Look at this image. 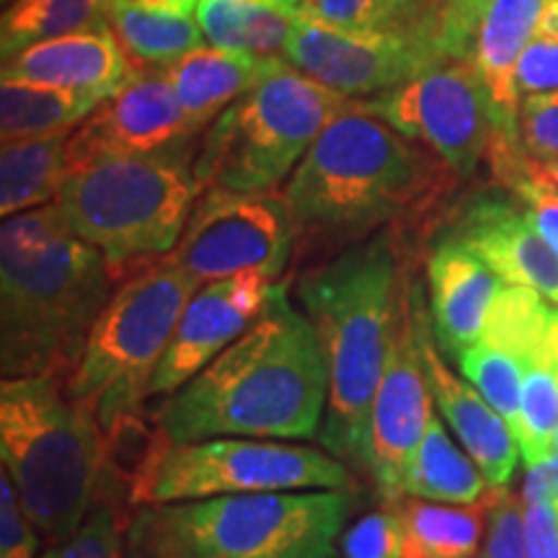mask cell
<instances>
[{"label":"cell","instance_id":"22","mask_svg":"<svg viewBox=\"0 0 558 558\" xmlns=\"http://www.w3.org/2000/svg\"><path fill=\"white\" fill-rule=\"evenodd\" d=\"M199 0H104V21L137 70H166L199 50Z\"/></svg>","mask_w":558,"mask_h":558},{"label":"cell","instance_id":"32","mask_svg":"<svg viewBox=\"0 0 558 558\" xmlns=\"http://www.w3.org/2000/svg\"><path fill=\"white\" fill-rule=\"evenodd\" d=\"M120 494H107L68 541L54 543L41 558H122L124 512Z\"/></svg>","mask_w":558,"mask_h":558},{"label":"cell","instance_id":"23","mask_svg":"<svg viewBox=\"0 0 558 558\" xmlns=\"http://www.w3.org/2000/svg\"><path fill=\"white\" fill-rule=\"evenodd\" d=\"M279 58H256L248 52H228L218 47H199L166 68L177 88L181 107L197 132L209 128L230 104L259 83Z\"/></svg>","mask_w":558,"mask_h":558},{"label":"cell","instance_id":"24","mask_svg":"<svg viewBox=\"0 0 558 558\" xmlns=\"http://www.w3.org/2000/svg\"><path fill=\"white\" fill-rule=\"evenodd\" d=\"M298 9L284 0H199L197 21L213 47L277 58L288 50Z\"/></svg>","mask_w":558,"mask_h":558},{"label":"cell","instance_id":"6","mask_svg":"<svg viewBox=\"0 0 558 558\" xmlns=\"http://www.w3.org/2000/svg\"><path fill=\"white\" fill-rule=\"evenodd\" d=\"M194 143L148 156L70 166L54 205L75 235L107 256L114 282L169 256L184 233L202 186Z\"/></svg>","mask_w":558,"mask_h":558},{"label":"cell","instance_id":"28","mask_svg":"<svg viewBox=\"0 0 558 558\" xmlns=\"http://www.w3.org/2000/svg\"><path fill=\"white\" fill-rule=\"evenodd\" d=\"M407 533V558H473L484 535L486 499L473 507L414 497L388 501Z\"/></svg>","mask_w":558,"mask_h":558},{"label":"cell","instance_id":"16","mask_svg":"<svg viewBox=\"0 0 558 558\" xmlns=\"http://www.w3.org/2000/svg\"><path fill=\"white\" fill-rule=\"evenodd\" d=\"M277 282L279 279H271L264 271H241L202 284L181 313L169 352L153 378L150 396H173L235 339H241L267 311Z\"/></svg>","mask_w":558,"mask_h":558},{"label":"cell","instance_id":"35","mask_svg":"<svg viewBox=\"0 0 558 558\" xmlns=\"http://www.w3.org/2000/svg\"><path fill=\"white\" fill-rule=\"evenodd\" d=\"M497 0H448L439 21V54L445 60H471L478 29Z\"/></svg>","mask_w":558,"mask_h":558},{"label":"cell","instance_id":"40","mask_svg":"<svg viewBox=\"0 0 558 558\" xmlns=\"http://www.w3.org/2000/svg\"><path fill=\"white\" fill-rule=\"evenodd\" d=\"M520 497L525 505H554L558 499V452L541 463L527 465Z\"/></svg>","mask_w":558,"mask_h":558},{"label":"cell","instance_id":"12","mask_svg":"<svg viewBox=\"0 0 558 558\" xmlns=\"http://www.w3.org/2000/svg\"><path fill=\"white\" fill-rule=\"evenodd\" d=\"M403 137L437 153L460 179L471 177L494 140L492 101L471 60H452L362 101Z\"/></svg>","mask_w":558,"mask_h":558},{"label":"cell","instance_id":"2","mask_svg":"<svg viewBox=\"0 0 558 558\" xmlns=\"http://www.w3.org/2000/svg\"><path fill=\"white\" fill-rule=\"evenodd\" d=\"M329 401V369L313 324L284 279L241 339L158 409L171 442L218 437L313 439Z\"/></svg>","mask_w":558,"mask_h":558},{"label":"cell","instance_id":"43","mask_svg":"<svg viewBox=\"0 0 558 558\" xmlns=\"http://www.w3.org/2000/svg\"><path fill=\"white\" fill-rule=\"evenodd\" d=\"M520 163L522 169H525L530 177L538 179L541 184L550 186L558 194V160H541V158H533L530 153L522 148L520 153Z\"/></svg>","mask_w":558,"mask_h":558},{"label":"cell","instance_id":"39","mask_svg":"<svg viewBox=\"0 0 558 558\" xmlns=\"http://www.w3.org/2000/svg\"><path fill=\"white\" fill-rule=\"evenodd\" d=\"M530 558H558V522L554 505H525Z\"/></svg>","mask_w":558,"mask_h":558},{"label":"cell","instance_id":"42","mask_svg":"<svg viewBox=\"0 0 558 558\" xmlns=\"http://www.w3.org/2000/svg\"><path fill=\"white\" fill-rule=\"evenodd\" d=\"M130 546L132 558H177V554L166 546L163 538L153 530L148 518H137L130 530Z\"/></svg>","mask_w":558,"mask_h":558},{"label":"cell","instance_id":"10","mask_svg":"<svg viewBox=\"0 0 558 558\" xmlns=\"http://www.w3.org/2000/svg\"><path fill=\"white\" fill-rule=\"evenodd\" d=\"M347 463L329 450L284 439L218 437L173 442L160 463L150 505L277 492H347Z\"/></svg>","mask_w":558,"mask_h":558},{"label":"cell","instance_id":"29","mask_svg":"<svg viewBox=\"0 0 558 558\" xmlns=\"http://www.w3.org/2000/svg\"><path fill=\"white\" fill-rule=\"evenodd\" d=\"M104 19V0H13L0 21V50L11 58L39 41L65 37Z\"/></svg>","mask_w":558,"mask_h":558},{"label":"cell","instance_id":"14","mask_svg":"<svg viewBox=\"0 0 558 558\" xmlns=\"http://www.w3.org/2000/svg\"><path fill=\"white\" fill-rule=\"evenodd\" d=\"M432 390L418 352L409 292H403L393 341L380 386L375 390L367 432V469L386 501L403 497L411 458L432 422Z\"/></svg>","mask_w":558,"mask_h":558},{"label":"cell","instance_id":"46","mask_svg":"<svg viewBox=\"0 0 558 558\" xmlns=\"http://www.w3.org/2000/svg\"><path fill=\"white\" fill-rule=\"evenodd\" d=\"M556 452H558V429H556Z\"/></svg>","mask_w":558,"mask_h":558},{"label":"cell","instance_id":"1","mask_svg":"<svg viewBox=\"0 0 558 558\" xmlns=\"http://www.w3.org/2000/svg\"><path fill=\"white\" fill-rule=\"evenodd\" d=\"M458 179L437 153L357 99L320 132L284 184L295 251L324 262L378 230L414 228L448 199Z\"/></svg>","mask_w":558,"mask_h":558},{"label":"cell","instance_id":"3","mask_svg":"<svg viewBox=\"0 0 558 558\" xmlns=\"http://www.w3.org/2000/svg\"><path fill=\"white\" fill-rule=\"evenodd\" d=\"M107 256L73 233L58 205L0 228V369L3 380L75 373L114 292Z\"/></svg>","mask_w":558,"mask_h":558},{"label":"cell","instance_id":"41","mask_svg":"<svg viewBox=\"0 0 558 558\" xmlns=\"http://www.w3.org/2000/svg\"><path fill=\"white\" fill-rule=\"evenodd\" d=\"M409 3H411V19H414L416 37L439 54V21H442V11L448 0H409ZM439 58H442V54H439Z\"/></svg>","mask_w":558,"mask_h":558},{"label":"cell","instance_id":"7","mask_svg":"<svg viewBox=\"0 0 558 558\" xmlns=\"http://www.w3.org/2000/svg\"><path fill=\"white\" fill-rule=\"evenodd\" d=\"M357 99L277 60L202 135L194 173L205 190L275 192L329 124Z\"/></svg>","mask_w":558,"mask_h":558},{"label":"cell","instance_id":"31","mask_svg":"<svg viewBox=\"0 0 558 558\" xmlns=\"http://www.w3.org/2000/svg\"><path fill=\"white\" fill-rule=\"evenodd\" d=\"M298 16L320 21L337 29L399 32L418 39L409 0H303Z\"/></svg>","mask_w":558,"mask_h":558},{"label":"cell","instance_id":"33","mask_svg":"<svg viewBox=\"0 0 558 558\" xmlns=\"http://www.w3.org/2000/svg\"><path fill=\"white\" fill-rule=\"evenodd\" d=\"M341 558H407V533L393 507L360 518L341 533Z\"/></svg>","mask_w":558,"mask_h":558},{"label":"cell","instance_id":"20","mask_svg":"<svg viewBox=\"0 0 558 558\" xmlns=\"http://www.w3.org/2000/svg\"><path fill=\"white\" fill-rule=\"evenodd\" d=\"M140 70L128 58L107 21L65 37L39 41L3 58V78L45 83L109 99Z\"/></svg>","mask_w":558,"mask_h":558},{"label":"cell","instance_id":"30","mask_svg":"<svg viewBox=\"0 0 558 558\" xmlns=\"http://www.w3.org/2000/svg\"><path fill=\"white\" fill-rule=\"evenodd\" d=\"M527 362V352L492 337H481L476 344L465 349L458 357L460 373L499 411L509 429H512V435H518L520 427L522 375H525Z\"/></svg>","mask_w":558,"mask_h":558},{"label":"cell","instance_id":"15","mask_svg":"<svg viewBox=\"0 0 558 558\" xmlns=\"http://www.w3.org/2000/svg\"><path fill=\"white\" fill-rule=\"evenodd\" d=\"M186 120L166 70H140L128 86L104 99L68 137V169L101 158L148 156L192 143Z\"/></svg>","mask_w":558,"mask_h":558},{"label":"cell","instance_id":"17","mask_svg":"<svg viewBox=\"0 0 558 558\" xmlns=\"http://www.w3.org/2000/svg\"><path fill=\"white\" fill-rule=\"evenodd\" d=\"M411 318H414L418 352H422L424 373H427L432 399H435L439 414H442L452 435L463 445V450L473 458L478 471L484 473L486 484L492 488H507L514 476L520 458V445L514 439L509 424L501 418L497 409L478 393L471 383L458 378L445 365L437 349L435 331L429 329L427 311H424L418 284L409 288Z\"/></svg>","mask_w":558,"mask_h":558},{"label":"cell","instance_id":"4","mask_svg":"<svg viewBox=\"0 0 558 558\" xmlns=\"http://www.w3.org/2000/svg\"><path fill=\"white\" fill-rule=\"evenodd\" d=\"M399 230H378L295 279L303 313L329 369V401L318 439L341 463L367 469L375 390L386 369L403 298Z\"/></svg>","mask_w":558,"mask_h":558},{"label":"cell","instance_id":"9","mask_svg":"<svg viewBox=\"0 0 558 558\" xmlns=\"http://www.w3.org/2000/svg\"><path fill=\"white\" fill-rule=\"evenodd\" d=\"M347 492H277L163 505L145 518L177 558H333Z\"/></svg>","mask_w":558,"mask_h":558},{"label":"cell","instance_id":"25","mask_svg":"<svg viewBox=\"0 0 558 558\" xmlns=\"http://www.w3.org/2000/svg\"><path fill=\"white\" fill-rule=\"evenodd\" d=\"M492 492L484 473L465 450H460L450 432L437 416H432L422 442L411 458L403 497H414L437 505L473 507ZM401 497V499H403Z\"/></svg>","mask_w":558,"mask_h":558},{"label":"cell","instance_id":"34","mask_svg":"<svg viewBox=\"0 0 558 558\" xmlns=\"http://www.w3.org/2000/svg\"><path fill=\"white\" fill-rule=\"evenodd\" d=\"M484 558H530L525 501L507 488H492L486 497Z\"/></svg>","mask_w":558,"mask_h":558},{"label":"cell","instance_id":"44","mask_svg":"<svg viewBox=\"0 0 558 558\" xmlns=\"http://www.w3.org/2000/svg\"><path fill=\"white\" fill-rule=\"evenodd\" d=\"M284 3L292 5V9H300V3H303V0H284Z\"/></svg>","mask_w":558,"mask_h":558},{"label":"cell","instance_id":"19","mask_svg":"<svg viewBox=\"0 0 558 558\" xmlns=\"http://www.w3.org/2000/svg\"><path fill=\"white\" fill-rule=\"evenodd\" d=\"M427 282L437 347L458 360L481 339L507 282L476 251L448 233L429 251Z\"/></svg>","mask_w":558,"mask_h":558},{"label":"cell","instance_id":"8","mask_svg":"<svg viewBox=\"0 0 558 558\" xmlns=\"http://www.w3.org/2000/svg\"><path fill=\"white\" fill-rule=\"evenodd\" d=\"M202 284L160 259L122 279L83 349L68 393L107 432L143 409L179 318Z\"/></svg>","mask_w":558,"mask_h":558},{"label":"cell","instance_id":"36","mask_svg":"<svg viewBox=\"0 0 558 558\" xmlns=\"http://www.w3.org/2000/svg\"><path fill=\"white\" fill-rule=\"evenodd\" d=\"M520 140L533 158L558 160V90L520 101Z\"/></svg>","mask_w":558,"mask_h":558},{"label":"cell","instance_id":"13","mask_svg":"<svg viewBox=\"0 0 558 558\" xmlns=\"http://www.w3.org/2000/svg\"><path fill=\"white\" fill-rule=\"evenodd\" d=\"M284 60L349 99L378 96L442 65L429 45L399 32H352L298 16Z\"/></svg>","mask_w":558,"mask_h":558},{"label":"cell","instance_id":"47","mask_svg":"<svg viewBox=\"0 0 558 558\" xmlns=\"http://www.w3.org/2000/svg\"><path fill=\"white\" fill-rule=\"evenodd\" d=\"M3 3H5V5H9V3H13V0H3Z\"/></svg>","mask_w":558,"mask_h":558},{"label":"cell","instance_id":"18","mask_svg":"<svg viewBox=\"0 0 558 558\" xmlns=\"http://www.w3.org/2000/svg\"><path fill=\"white\" fill-rule=\"evenodd\" d=\"M448 235L463 241L507 284L538 292L558 305V254L530 226L518 199L481 194L452 218Z\"/></svg>","mask_w":558,"mask_h":558},{"label":"cell","instance_id":"26","mask_svg":"<svg viewBox=\"0 0 558 558\" xmlns=\"http://www.w3.org/2000/svg\"><path fill=\"white\" fill-rule=\"evenodd\" d=\"M104 99L45 83L3 78L0 83V140L70 135Z\"/></svg>","mask_w":558,"mask_h":558},{"label":"cell","instance_id":"11","mask_svg":"<svg viewBox=\"0 0 558 558\" xmlns=\"http://www.w3.org/2000/svg\"><path fill=\"white\" fill-rule=\"evenodd\" d=\"M295 254V222L282 192L205 190L166 262L199 284L264 271L282 279Z\"/></svg>","mask_w":558,"mask_h":558},{"label":"cell","instance_id":"45","mask_svg":"<svg viewBox=\"0 0 558 558\" xmlns=\"http://www.w3.org/2000/svg\"><path fill=\"white\" fill-rule=\"evenodd\" d=\"M554 512H556V522H558V499L554 501Z\"/></svg>","mask_w":558,"mask_h":558},{"label":"cell","instance_id":"38","mask_svg":"<svg viewBox=\"0 0 558 558\" xmlns=\"http://www.w3.org/2000/svg\"><path fill=\"white\" fill-rule=\"evenodd\" d=\"M518 90L522 99L558 90V37L554 34L535 32V37L530 39L520 58Z\"/></svg>","mask_w":558,"mask_h":558},{"label":"cell","instance_id":"5","mask_svg":"<svg viewBox=\"0 0 558 558\" xmlns=\"http://www.w3.org/2000/svg\"><path fill=\"white\" fill-rule=\"evenodd\" d=\"M0 456L21 505L50 546L78 533L96 505L117 494L107 432L60 378L0 383Z\"/></svg>","mask_w":558,"mask_h":558},{"label":"cell","instance_id":"27","mask_svg":"<svg viewBox=\"0 0 558 558\" xmlns=\"http://www.w3.org/2000/svg\"><path fill=\"white\" fill-rule=\"evenodd\" d=\"M68 137L50 135L3 143L0 150L3 220L58 202L68 177Z\"/></svg>","mask_w":558,"mask_h":558},{"label":"cell","instance_id":"21","mask_svg":"<svg viewBox=\"0 0 558 558\" xmlns=\"http://www.w3.org/2000/svg\"><path fill=\"white\" fill-rule=\"evenodd\" d=\"M548 0H497L478 29L471 62L484 83L494 114V135L520 137V58L535 37Z\"/></svg>","mask_w":558,"mask_h":558},{"label":"cell","instance_id":"37","mask_svg":"<svg viewBox=\"0 0 558 558\" xmlns=\"http://www.w3.org/2000/svg\"><path fill=\"white\" fill-rule=\"evenodd\" d=\"M39 530L26 514L9 471H0V558H37Z\"/></svg>","mask_w":558,"mask_h":558}]
</instances>
